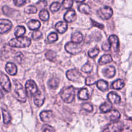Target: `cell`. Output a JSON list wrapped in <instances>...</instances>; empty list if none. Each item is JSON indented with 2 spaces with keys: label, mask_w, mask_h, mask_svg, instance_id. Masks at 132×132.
<instances>
[{
  "label": "cell",
  "mask_w": 132,
  "mask_h": 132,
  "mask_svg": "<svg viewBox=\"0 0 132 132\" xmlns=\"http://www.w3.org/2000/svg\"><path fill=\"white\" fill-rule=\"evenodd\" d=\"M71 40H72V42L75 43L80 44L83 40V36L81 32H76L72 34Z\"/></svg>",
  "instance_id": "obj_21"
},
{
  "label": "cell",
  "mask_w": 132,
  "mask_h": 132,
  "mask_svg": "<svg viewBox=\"0 0 132 132\" xmlns=\"http://www.w3.org/2000/svg\"><path fill=\"white\" fill-rule=\"evenodd\" d=\"M47 38L49 42L54 43L58 39V36L55 32H52L51 34L48 35Z\"/></svg>",
  "instance_id": "obj_39"
},
{
  "label": "cell",
  "mask_w": 132,
  "mask_h": 132,
  "mask_svg": "<svg viewBox=\"0 0 132 132\" xmlns=\"http://www.w3.org/2000/svg\"><path fill=\"white\" fill-rule=\"evenodd\" d=\"M55 28L59 34H63L64 32H66V31L68 29V24L65 22L59 21L55 24Z\"/></svg>",
  "instance_id": "obj_17"
},
{
  "label": "cell",
  "mask_w": 132,
  "mask_h": 132,
  "mask_svg": "<svg viewBox=\"0 0 132 132\" xmlns=\"http://www.w3.org/2000/svg\"><path fill=\"white\" fill-rule=\"evenodd\" d=\"M39 16L40 19H41L43 21H45L48 20L49 18H50V15H49V12L46 9H42V10L40 11L39 14Z\"/></svg>",
  "instance_id": "obj_31"
},
{
  "label": "cell",
  "mask_w": 132,
  "mask_h": 132,
  "mask_svg": "<svg viewBox=\"0 0 132 132\" xmlns=\"http://www.w3.org/2000/svg\"><path fill=\"white\" fill-rule=\"evenodd\" d=\"M125 85V81L122 79H117L112 83V86L115 90H121Z\"/></svg>",
  "instance_id": "obj_26"
},
{
  "label": "cell",
  "mask_w": 132,
  "mask_h": 132,
  "mask_svg": "<svg viewBox=\"0 0 132 132\" xmlns=\"http://www.w3.org/2000/svg\"><path fill=\"white\" fill-rule=\"evenodd\" d=\"M124 128V125L120 121H115L106 126L103 132H121Z\"/></svg>",
  "instance_id": "obj_6"
},
{
  "label": "cell",
  "mask_w": 132,
  "mask_h": 132,
  "mask_svg": "<svg viewBox=\"0 0 132 132\" xmlns=\"http://www.w3.org/2000/svg\"><path fill=\"white\" fill-rule=\"evenodd\" d=\"M2 113L3 117V122L5 125H8L10 122L12 120L11 116H10V113L8 112L7 110L5 109H2Z\"/></svg>",
  "instance_id": "obj_30"
},
{
  "label": "cell",
  "mask_w": 132,
  "mask_h": 132,
  "mask_svg": "<svg viewBox=\"0 0 132 132\" xmlns=\"http://www.w3.org/2000/svg\"><path fill=\"white\" fill-rule=\"evenodd\" d=\"M66 75H67V78L70 81H73V82L79 81L82 76L81 72L77 70V69H72L67 71Z\"/></svg>",
  "instance_id": "obj_9"
},
{
  "label": "cell",
  "mask_w": 132,
  "mask_h": 132,
  "mask_svg": "<svg viewBox=\"0 0 132 132\" xmlns=\"http://www.w3.org/2000/svg\"><path fill=\"white\" fill-rule=\"evenodd\" d=\"M0 119H1V115H0Z\"/></svg>",
  "instance_id": "obj_52"
},
{
  "label": "cell",
  "mask_w": 132,
  "mask_h": 132,
  "mask_svg": "<svg viewBox=\"0 0 132 132\" xmlns=\"http://www.w3.org/2000/svg\"><path fill=\"white\" fill-rule=\"evenodd\" d=\"M112 61V57L110 54H104L100 58L99 61V64L101 65H104V64L109 63Z\"/></svg>",
  "instance_id": "obj_24"
},
{
  "label": "cell",
  "mask_w": 132,
  "mask_h": 132,
  "mask_svg": "<svg viewBox=\"0 0 132 132\" xmlns=\"http://www.w3.org/2000/svg\"><path fill=\"white\" fill-rule=\"evenodd\" d=\"M116 72V68L113 66H109L103 70V74L108 78H112L114 77Z\"/></svg>",
  "instance_id": "obj_16"
},
{
  "label": "cell",
  "mask_w": 132,
  "mask_h": 132,
  "mask_svg": "<svg viewBox=\"0 0 132 132\" xmlns=\"http://www.w3.org/2000/svg\"><path fill=\"white\" fill-rule=\"evenodd\" d=\"M108 99L110 103L112 104H118L121 102V97L119 95H117L116 93L113 92H110L108 95Z\"/></svg>",
  "instance_id": "obj_18"
},
{
  "label": "cell",
  "mask_w": 132,
  "mask_h": 132,
  "mask_svg": "<svg viewBox=\"0 0 132 132\" xmlns=\"http://www.w3.org/2000/svg\"><path fill=\"white\" fill-rule=\"evenodd\" d=\"M24 55L20 52H18L15 55V59L19 64H22L24 61Z\"/></svg>",
  "instance_id": "obj_35"
},
{
  "label": "cell",
  "mask_w": 132,
  "mask_h": 132,
  "mask_svg": "<svg viewBox=\"0 0 132 132\" xmlns=\"http://www.w3.org/2000/svg\"><path fill=\"white\" fill-rule=\"evenodd\" d=\"M3 12L4 13L5 15H7V16L11 17L13 16L14 12H15V10L7 6H4L3 7Z\"/></svg>",
  "instance_id": "obj_33"
},
{
  "label": "cell",
  "mask_w": 132,
  "mask_h": 132,
  "mask_svg": "<svg viewBox=\"0 0 132 132\" xmlns=\"http://www.w3.org/2000/svg\"><path fill=\"white\" fill-rule=\"evenodd\" d=\"M75 88L72 86L64 88L61 93V97L62 100L67 103H71L75 98Z\"/></svg>",
  "instance_id": "obj_3"
},
{
  "label": "cell",
  "mask_w": 132,
  "mask_h": 132,
  "mask_svg": "<svg viewBox=\"0 0 132 132\" xmlns=\"http://www.w3.org/2000/svg\"><path fill=\"white\" fill-rule=\"evenodd\" d=\"M62 4L64 9H70L73 5V0H63Z\"/></svg>",
  "instance_id": "obj_41"
},
{
  "label": "cell",
  "mask_w": 132,
  "mask_h": 132,
  "mask_svg": "<svg viewBox=\"0 0 132 132\" xmlns=\"http://www.w3.org/2000/svg\"><path fill=\"white\" fill-rule=\"evenodd\" d=\"M79 11L81 13L84 14H90L91 13V9H90V6L86 4H81L78 7Z\"/></svg>",
  "instance_id": "obj_25"
},
{
  "label": "cell",
  "mask_w": 132,
  "mask_h": 132,
  "mask_svg": "<svg viewBox=\"0 0 132 132\" xmlns=\"http://www.w3.org/2000/svg\"><path fill=\"white\" fill-rule=\"evenodd\" d=\"M53 112L50 110H46L43 111L41 113H40V118H41V121L43 122H49L51 121L53 118Z\"/></svg>",
  "instance_id": "obj_14"
},
{
  "label": "cell",
  "mask_w": 132,
  "mask_h": 132,
  "mask_svg": "<svg viewBox=\"0 0 132 132\" xmlns=\"http://www.w3.org/2000/svg\"><path fill=\"white\" fill-rule=\"evenodd\" d=\"M77 15L74 10H69L65 13L64 15V19L67 23H72L76 19Z\"/></svg>",
  "instance_id": "obj_13"
},
{
  "label": "cell",
  "mask_w": 132,
  "mask_h": 132,
  "mask_svg": "<svg viewBox=\"0 0 132 132\" xmlns=\"http://www.w3.org/2000/svg\"><path fill=\"white\" fill-rule=\"evenodd\" d=\"M27 2V0H14V5L16 6H21Z\"/></svg>",
  "instance_id": "obj_44"
},
{
  "label": "cell",
  "mask_w": 132,
  "mask_h": 132,
  "mask_svg": "<svg viewBox=\"0 0 132 132\" xmlns=\"http://www.w3.org/2000/svg\"><path fill=\"white\" fill-rule=\"evenodd\" d=\"M100 110L103 113H108L112 110V103L110 101L105 102L100 106Z\"/></svg>",
  "instance_id": "obj_23"
},
{
  "label": "cell",
  "mask_w": 132,
  "mask_h": 132,
  "mask_svg": "<svg viewBox=\"0 0 132 132\" xmlns=\"http://www.w3.org/2000/svg\"><path fill=\"white\" fill-rule=\"evenodd\" d=\"M121 132H132V131L131 129L129 128H123Z\"/></svg>",
  "instance_id": "obj_49"
},
{
  "label": "cell",
  "mask_w": 132,
  "mask_h": 132,
  "mask_svg": "<svg viewBox=\"0 0 132 132\" xmlns=\"http://www.w3.org/2000/svg\"><path fill=\"white\" fill-rule=\"evenodd\" d=\"M97 15L103 19H109L113 15V10L110 6H105L98 10Z\"/></svg>",
  "instance_id": "obj_8"
},
{
  "label": "cell",
  "mask_w": 132,
  "mask_h": 132,
  "mask_svg": "<svg viewBox=\"0 0 132 132\" xmlns=\"http://www.w3.org/2000/svg\"><path fill=\"white\" fill-rule=\"evenodd\" d=\"M93 67L90 64V63H86V64H85V65L82 67V68H81V71H82V72L87 73H91Z\"/></svg>",
  "instance_id": "obj_38"
},
{
  "label": "cell",
  "mask_w": 132,
  "mask_h": 132,
  "mask_svg": "<svg viewBox=\"0 0 132 132\" xmlns=\"http://www.w3.org/2000/svg\"><path fill=\"white\" fill-rule=\"evenodd\" d=\"M12 27V23L9 19H0V34L9 32Z\"/></svg>",
  "instance_id": "obj_10"
},
{
  "label": "cell",
  "mask_w": 132,
  "mask_h": 132,
  "mask_svg": "<svg viewBox=\"0 0 132 132\" xmlns=\"http://www.w3.org/2000/svg\"><path fill=\"white\" fill-rule=\"evenodd\" d=\"M74 1H76V2H77V3H82V2H84L85 0H74Z\"/></svg>",
  "instance_id": "obj_51"
},
{
  "label": "cell",
  "mask_w": 132,
  "mask_h": 132,
  "mask_svg": "<svg viewBox=\"0 0 132 132\" xmlns=\"http://www.w3.org/2000/svg\"><path fill=\"white\" fill-rule=\"evenodd\" d=\"M97 87L102 92H106L108 89V83L104 80H99L96 82Z\"/></svg>",
  "instance_id": "obj_22"
},
{
  "label": "cell",
  "mask_w": 132,
  "mask_h": 132,
  "mask_svg": "<svg viewBox=\"0 0 132 132\" xmlns=\"http://www.w3.org/2000/svg\"><path fill=\"white\" fill-rule=\"evenodd\" d=\"M97 80L95 77H86V85L87 86H90V85H94L95 83H96Z\"/></svg>",
  "instance_id": "obj_42"
},
{
  "label": "cell",
  "mask_w": 132,
  "mask_h": 132,
  "mask_svg": "<svg viewBox=\"0 0 132 132\" xmlns=\"http://www.w3.org/2000/svg\"><path fill=\"white\" fill-rule=\"evenodd\" d=\"M31 40L27 37L21 36L16 37L10 40L9 43V45L11 47L15 48H26L30 45Z\"/></svg>",
  "instance_id": "obj_1"
},
{
  "label": "cell",
  "mask_w": 132,
  "mask_h": 132,
  "mask_svg": "<svg viewBox=\"0 0 132 132\" xmlns=\"http://www.w3.org/2000/svg\"><path fill=\"white\" fill-rule=\"evenodd\" d=\"M37 12V9L36 6H33V5H30L24 9V12L28 14H36Z\"/></svg>",
  "instance_id": "obj_34"
},
{
  "label": "cell",
  "mask_w": 132,
  "mask_h": 132,
  "mask_svg": "<svg viewBox=\"0 0 132 132\" xmlns=\"http://www.w3.org/2000/svg\"><path fill=\"white\" fill-rule=\"evenodd\" d=\"M82 109L86 110L88 112H92L93 111V106L90 103H84L82 104Z\"/></svg>",
  "instance_id": "obj_43"
},
{
  "label": "cell",
  "mask_w": 132,
  "mask_h": 132,
  "mask_svg": "<svg viewBox=\"0 0 132 132\" xmlns=\"http://www.w3.org/2000/svg\"><path fill=\"white\" fill-rule=\"evenodd\" d=\"M56 53L52 50H48L45 54V57L46 59L50 61H54L56 59Z\"/></svg>",
  "instance_id": "obj_32"
},
{
  "label": "cell",
  "mask_w": 132,
  "mask_h": 132,
  "mask_svg": "<svg viewBox=\"0 0 132 132\" xmlns=\"http://www.w3.org/2000/svg\"><path fill=\"white\" fill-rule=\"evenodd\" d=\"M15 85V88H14V95L17 100L19 101L22 102V103H25L27 99V95L26 90L22 86L20 82H18V81H15L14 82Z\"/></svg>",
  "instance_id": "obj_2"
},
{
  "label": "cell",
  "mask_w": 132,
  "mask_h": 132,
  "mask_svg": "<svg viewBox=\"0 0 132 132\" xmlns=\"http://www.w3.org/2000/svg\"><path fill=\"white\" fill-rule=\"evenodd\" d=\"M78 97L79 99H81L83 101L88 100L90 97V95L89 94L87 88H82L81 90H79L78 93Z\"/></svg>",
  "instance_id": "obj_20"
},
{
  "label": "cell",
  "mask_w": 132,
  "mask_h": 132,
  "mask_svg": "<svg viewBox=\"0 0 132 132\" xmlns=\"http://www.w3.org/2000/svg\"><path fill=\"white\" fill-rule=\"evenodd\" d=\"M26 29L23 26H18L16 28H15V31H14V35L16 37H21L23 36V35L25 34Z\"/></svg>",
  "instance_id": "obj_27"
},
{
  "label": "cell",
  "mask_w": 132,
  "mask_h": 132,
  "mask_svg": "<svg viewBox=\"0 0 132 132\" xmlns=\"http://www.w3.org/2000/svg\"><path fill=\"white\" fill-rule=\"evenodd\" d=\"M45 101V95L41 92L39 91L34 95V104L38 107H41Z\"/></svg>",
  "instance_id": "obj_12"
},
{
  "label": "cell",
  "mask_w": 132,
  "mask_h": 132,
  "mask_svg": "<svg viewBox=\"0 0 132 132\" xmlns=\"http://www.w3.org/2000/svg\"><path fill=\"white\" fill-rule=\"evenodd\" d=\"M25 90L27 97H33L38 92L37 85L33 80H28L25 84Z\"/></svg>",
  "instance_id": "obj_4"
},
{
  "label": "cell",
  "mask_w": 132,
  "mask_h": 132,
  "mask_svg": "<svg viewBox=\"0 0 132 132\" xmlns=\"http://www.w3.org/2000/svg\"><path fill=\"white\" fill-rule=\"evenodd\" d=\"M43 132H55V130L49 125H45L43 128Z\"/></svg>",
  "instance_id": "obj_47"
},
{
  "label": "cell",
  "mask_w": 132,
  "mask_h": 132,
  "mask_svg": "<svg viewBox=\"0 0 132 132\" xmlns=\"http://www.w3.org/2000/svg\"><path fill=\"white\" fill-rule=\"evenodd\" d=\"M110 112V119L112 122L117 121L121 118V114L117 110H111Z\"/></svg>",
  "instance_id": "obj_29"
},
{
  "label": "cell",
  "mask_w": 132,
  "mask_h": 132,
  "mask_svg": "<svg viewBox=\"0 0 132 132\" xmlns=\"http://www.w3.org/2000/svg\"><path fill=\"white\" fill-rule=\"evenodd\" d=\"M61 5L60 3L59 2H54L50 6V10H51L53 12H55L58 11V10L60 9Z\"/></svg>",
  "instance_id": "obj_36"
},
{
  "label": "cell",
  "mask_w": 132,
  "mask_h": 132,
  "mask_svg": "<svg viewBox=\"0 0 132 132\" xmlns=\"http://www.w3.org/2000/svg\"><path fill=\"white\" fill-rule=\"evenodd\" d=\"M108 42L110 45V48L112 49L113 52H117L119 48V41L117 36L116 35H112L109 37Z\"/></svg>",
  "instance_id": "obj_11"
},
{
  "label": "cell",
  "mask_w": 132,
  "mask_h": 132,
  "mask_svg": "<svg viewBox=\"0 0 132 132\" xmlns=\"http://www.w3.org/2000/svg\"><path fill=\"white\" fill-rule=\"evenodd\" d=\"M102 49L104 51H109L110 49V45L109 42L108 43H104L103 45H102Z\"/></svg>",
  "instance_id": "obj_48"
},
{
  "label": "cell",
  "mask_w": 132,
  "mask_h": 132,
  "mask_svg": "<svg viewBox=\"0 0 132 132\" xmlns=\"http://www.w3.org/2000/svg\"><path fill=\"white\" fill-rule=\"evenodd\" d=\"M37 6H39V8H41V9H44L43 8L46 7L47 6V2L45 0H41L39 2H38L37 3Z\"/></svg>",
  "instance_id": "obj_46"
},
{
  "label": "cell",
  "mask_w": 132,
  "mask_h": 132,
  "mask_svg": "<svg viewBox=\"0 0 132 132\" xmlns=\"http://www.w3.org/2000/svg\"><path fill=\"white\" fill-rule=\"evenodd\" d=\"M27 26H28V28L31 30H37L41 27V23L38 20L32 19V20H30L28 22Z\"/></svg>",
  "instance_id": "obj_19"
},
{
  "label": "cell",
  "mask_w": 132,
  "mask_h": 132,
  "mask_svg": "<svg viewBox=\"0 0 132 132\" xmlns=\"http://www.w3.org/2000/svg\"><path fill=\"white\" fill-rule=\"evenodd\" d=\"M99 52H100V50H99V48L95 47L88 52V55L90 57L94 58L99 54Z\"/></svg>",
  "instance_id": "obj_37"
},
{
  "label": "cell",
  "mask_w": 132,
  "mask_h": 132,
  "mask_svg": "<svg viewBox=\"0 0 132 132\" xmlns=\"http://www.w3.org/2000/svg\"><path fill=\"white\" fill-rule=\"evenodd\" d=\"M3 97H4L3 93L2 92V91H1V89H0V99H2V98H3Z\"/></svg>",
  "instance_id": "obj_50"
},
{
  "label": "cell",
  "mask_w": 132,
  "mask_h": 132,
  "mask_svg": "<svg viewBox=\"0 0 132 132\" xmlns=\"http://www.w3.org/2000/svg\"><path fill=\"white\" fill-rule=\"evenodd\" d=\"M0 85L6 92H10L11 90V82L9 77L3 72H0Z\"/></svg>",
  "instance_id": "obj_7"
},
{
  "label": "cell",
  "mask_w": 132,
  "mask_h": 132,
  "mask_svg": "<svg viewBox=\"0 0 132 132\" xmlns=\"http://www.w3.org/2000/svg\"><path fill=\"white\" fill-rule=\"evenodd\" d=\"M65 50L67 52L70 53L72 55H76L81 52L82 46L80 44L75 43L72 41H70L66 44Z\"/></svg>",
  "instance_id": "obj_5"
},
{
  "label": "cell",
  "mask_w": 132,
  "mask_h": 132,
  "mask_svg": "<svg viewBox=\"0 0 132 132\" xmlns=\"http://www.w3.org/2000/svg\"><path fill=\"white\" fill-rule=\"evenodd\" d=\"M5 70L10 76H15L18 72L17 66L13 63H8L5 67Z\"/></svg>",
  "instance_id": "obj_15"
},
{
  "label": "cell",
  "mask_w": 132,
  "mask_h": 132,
  "mask_svg": "<svg viewBox=\"0 0 132 132\" xmlns=\"http://www.w3.org/2000/svg\"><path fill=\"white\" fill-rule=\"evenodd\" d=\"M59 80L57 77H52L48 82V85L52 89H55L59 86Z\"/></svg>",
  "instance_id": "obj_28"
},
{
  "label": "cell",
  "mask_w": 132,
  "mask_h": 132,
  "mask_svg": "<svg viewBox=\"0 0 132 132\" xmlns=\"http://www.w3.org/2000/svg\"><path fill=\"white\" fill-rule=\"evenodd\" d=\"M43 36V34L42 32H41L40 30H34L32 34V38L34 39V40H37L39 39L40 38H41Z\"/></svg>",
  "instance_id": "obj_40"
},
{
  "label": "cell",
  "mask_w": 132,
  "mask_h": 132,
  "mask_svg": "<svg viewBox=\"0 0 132 132\" xmlns=\"http://www.w3.org/2000/svg\"><path fill=\"white\" fill-rule=\"evenodd\" d=\"M91 22L92 23V25L94 26V27H97L98 28H100V29H103L104 28V25L103 24H101V23H97V22L95 21L94 19H91Z\"/></svg>",
  "instance_id": "obj_45"
}]
</instances>
